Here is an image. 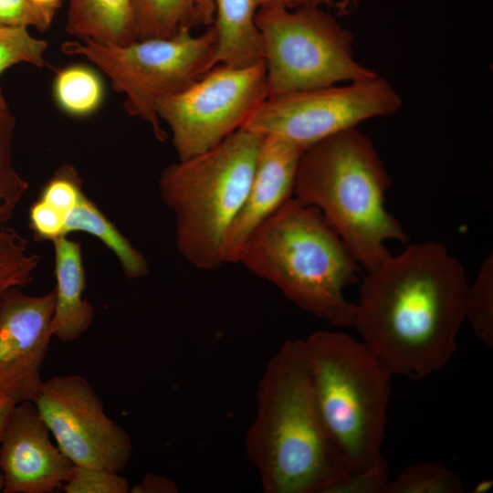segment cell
Masks as SVG:
<instances>
[{"label": "cell", "instance_id": "obj_32", "mask_svg": "<svg viewBox=\"0 0 493 493\" xmlns=\"http://www.w3.org/2000/svg\"><path fill=\"white\" fill-rule=\"evenodd\" d=\"M305 3L314 6H321L322 5H332V0H306ZM358 4L359 0H339L334 6L338 16H345L352 12Z\"/></svg>", "mask_w": 493, "mask_h": 493}, {"label": "cell", "instance_id": "obj_28", "mask_svg": "<svg viewBox=\"0 0 493 493\" xmlns=\"http://www.w3.org/2000/svg\"><path fill=\"white\" fill-rule=\"evenodd\" d=\"M56 10L39 6L31 0H0V26L35 27L47 30Z\"/></svg>", "mask_w": 493, "mask_h": 493}, {"label": "cell", "instance_id": "obj_10", "mask_svg": "<svg viewBox=\"0 0 493 493\" xmlns=\"http://www.w3.org/2000/svg\"><path fill=\"white\" fill-rule=\"evenodd\" d=\"M402 104L390 83L377 76L344 86L267 97L242 128L281 137L304 152L366 120L395 114Z\"/></svg>", "mask_w": 493, "mask_h": 493}, {"label": "cell", "instance_id": "obj_3", "mask_svg": "<svg viewBox=\"0 0 493 493\" xmlns=\"http://www.w3.org/2000/svg\"><path fill=\"white\" fill-rule=\"evenodd\" d=\"M391 183L371 139L352 128L302 152L294 197L317 207L369 272L392 255L387 241H409L401 223L384 206Z\"/></svg>", "mask_w": 493, "mask_h": 493}, {"label": "cell", "instance_id": "obj_22", "mask_svg": "<svg viewBox=\"0 0 493 493\" xmlns=\"http://www.w3.org/2000/svg\"><path fill=\"white\" fill-rule=\"evenodd\" d=\"M39 262L26 238L12 227L0 228V301L9 289L31 284Z\"/></svg>", "mask_w": 493, "mask_h": 493}, {"label": "cell", "instance_id": "obj_30", "mask_svg": "<svg viewBox=\"0 0 493 493\" xmlns=\"http://www.w3.org/2000/svg\"><path fill=\"white\" fill-rule=\"evenodd\" d=\"M28 222L37 241L52 242L62 236H68L65 231V215L39 198L29 207Z\"/></svg>", "mask_w": 493, "mask_h": 493}, {"label": "cell", "instance_id": "obj_15", "mask_svg": "<svg viewBox=\"0 0 493 493\" xmlns=\"http://www.w3.org/2000/svg\"><path fill=\"white\" fill-rule=\"evenodd\" d=\"M282 1L290 7L301 0H203L214 16L216 48L212 67L223 64L242 68L264 60L263 37L256 24V15L265 4Z\"/></svg>", "mask_w": 493, "mask_h": 493}, {"label": "cell", "instance_id": "obj_13", "mask_svg": "<svg viewBox=\"0 0 493 493\" xmlns=\"http://www.w3.org/2000/svg\"><path fill=\"white\" fill-rule=\"evenodd\" d=\"M74 464L50 440L33 402L13 406L0 443V489L4 493H52Z\"/></svg>", "mask_w": 493, "mask_h": 493}, {"label": "cell", "instance_id": "obj_25", "mask_svg": "<svg viewBox=\"0 0 493 493\" xmlns=\"http://www.w3.org/2000/svg\"><path fill=\"white\" fill-rule=\"evenodd\" d=\"M47 49V43L32 36L28 27L0 26V75L20 63L45 67Z\"/></svg>", "mask_w": 493, "mask_h": 493}, {"label": "cell", "instance_id": "obj_27", "mask_svg": "<svg viewBox=\"0 0 493 493\" xmlns=\"http://www.w3.org/2000/svg\"><path fill=\"white\" fill-rule=\"evenodd\" d=\"M84 194L82 179L70 164L59 166L42 187L38 198L62 214L69 213Z\"/></svg>", "mask_w": 493, "mask_h": 493}, {"label": "cell", "instance_id": "obj_2", "mask_svg": "<svg viewBox=\"0 0 493 493\" xmlns=\"http://www.w3.org/2000/svg\"><path fill=\"white\" fill-rule=\"evenodd\" d=\"M245 441L267 493H328L350 475L320 419L302 340L268 360Z\"/></svg>", "mask_w": 493, "mask_h": 493}, {"label": "cell", "instance_id": "obj_4", "mask_svg": "<svg viewBox=\"0 0 493 493\" xmlns=\"http://www.w3.org/2000/svg\"><path fill=\"white\" fill-rule=\"evenodd\" d=\"M238 263L330 325H353L355 303L343 292L361 266L317 207L293 196L251 235Z\"/></svg>", "mask_w": 493, "mask_h": 493}, {"label": "cell", "instance_id": "obj_16", "mask_svg": "<svg viewBox=\"0 0 493 493\" xmlns=\"http://www.w3.org/2000/svg\"><path fill=\"white\" fill-rule=\"evenodd\" d=\"M56 278L53 337L62 342L79 339L93 323V305L83 297L86 274L79 242L62 236L51 242Z\"/></svg>", "mask_w": 493, "mask_h": 493}, {"label": "cell", "instance_id": "obj_5", "mask_svg": "<svg viewBox=\"0 0 493 493\" xmlns=\"http://www.w3.org/2000/svg\"><path fill=\"white\" fill-rule=\"evenodd\" d=\"M263 137L240 128L161 173L160 194L174 215L176 248L194 267L216 270L225 264V239L246 199Z\"/></svg>", "mask_w": 493, "mask_h": 493}, {"label": "cell", "instance_id": "obj_26", "mask_svg": "<svg viewBox=\"0 0 493 493\" xmlns=\"http://www.w3.org/2000/svg\"><path fill=\"white\" fill-rule=\"evenodd\" d=\"M121 473L101 467L74 465L61 488L66 493H127V479Z\"/></svg>", "mask_w": 493, "mask_h": 493}, {"label": "cell", "instance_id": "obj_23", "mask_svg": "<svg viewBox=\"0 0 493 493\" xmlns=\"http://www.w3.org/2000/svg\"><path fill=\"white\" fill-rule=\"evenodd\" d=\"M460 477L441 463L423 461L410 465L392 481L383 493H460Z\"/></svg>", "mask_w": 493, "mask_h": 493}, {"label": "cell", "instance_id": "obj_8", "mask_svg": "<svg viewBox=\"0 0 493 493\" xmlns=\"http://www.w3.org/2000/svg\"><path fill=\"white\" fill-rule=\"evenodd\" d=\"M216 48L213 25L200 35L181 28L168 38L137 39L127 45H103L90 39L68 41L61 49L86 58L124 96L126 112L147 122L159 142L167 139L155 110L158 99L177 93L212 68Z\"/></svg>", "mask_w": 493, "mask_h": 493}, {"label": "cell", "instance_id": "obj_24", "mask_svg": "<svg viewBox=\"0 0 493 493\" xmlns=\"http://www.w3.org/2000/svg\"><path fill=\"white\" fill-rule=\"evenodd\" d=\"M466 320L476 336L488 347H493V255L481 265L476 279L468 285Z\"/></svg>", "mask_w": 493, "mask_h": 493}, {"label": "cell", "instance_id": "obj_18", "mask_svg": "<svg viewBox=\"0 0 493 493\" xmlns=\"http://www.w3.org/2000/svg\"><path fill=\"white\" fill-rule=\"evenodd\" d=\"M65 231L66 235L81 232L99 239L114 254L128 279L142 278L150 273L149 264L142 252L85 193L78 205L66 215Z\"/></svg>", "mask_w": 493, "mask_h": 493}, {"label": "cell", "instance_id": "obj_36", "mask_svg": "<svg viewBox=\"0 0 493 493\" xmlns=\"http://www.w3.org/2000/svg\"><path fill=\"white\" fill-rule=\"evenodd\" d=\"M301 1H302V3H305V2H306V0H301Z\"/></svg>", "mask_w": 493, "mask_h": 493}, {"label": "cell", "instance_id": "obj_29", "mask_svg": "<svg viewBox=\"0 0 493 493\" xmlns=\"http://www.w3.org/2000/svg\"><path fill=\"white\" fill-rule=\"evenodd\" d=\"M388 476V464L381 456L366 468L337 482L328 493H383Z\"/></svg>", "mask_w": 493, "mask_h": 493}, {"label": "cell", "instance_id": "obj_31", "mask_svg": "<svg viewBox=\"0 0 493 493\" xmlns=\"http://www.w3.org/2000/svg\"><path fill=\"white\" fill-rule=\"evenodd\" d=\"M131 492H175L176 486L163 477L147 475L140 485L131 488Z\"/></svg>", "mask_w": 493, "mask_h": 493}, {"label": "cell", "instance_id": "obj_33", "mask_svg": "<svg viewBox=\"0 0 493 493\" xmlns=\"http://www.w3.org/2000/svg\"><path fill=\"white\" fill-rule=\"evenodd\" d=\"M14 405L15 404L0 392V443L6 421Z\"/></svg>", "mask_w": 493, "mask_h": 493}, {"label": "cell", "instance_id": "obj_1", "mask_svg": "<svg viewBox=\"0 0 493 493\" xmlns=\"http://www.w3.org/2000/svg\"><path fill=\"white\" fill-rule=\"evenodd\" d=\"M468 285L446 246L410 245L367 272L352 326L392 376L425 378L456 352Z\"/></svg>", "mask_w": 493, "mask_h": 493}, {"label": "cell", "instance_id": "obj_11", "mask_svg": "<svg viewBox=\"0 0 493 493\" xmlns=\"http://www.w3.org/2000/svg\"><path fill=\"white\" fill-rule=\"evenodd\" d=\"M59 449L76 466L122 472L130 462L129 434L104 412L89 383L78 374L45 380L35 400Z\"/></svg>", "mask_w": 493, "mask_h": 493}, {"label": "cell", "instance_id": "obj_12", "mask_svg": "<svg viewBox=\"0 0 493 493\" xmlns=\"http://www.w3.org/2000/svg\"><path fill=\"white\" fill-rule=\"evenodd\" d=\"M22 288L9 289L0 301V392L15 404L34 403L43 386L55 309L54 288L38 296Z\"/></svg>", "mask_w": 493, "mask_h": 493}, {"label": "cell", "instance_id": "obj_6", "mask_svg": "<svg viewBox=\"0 0 493 493\" xmlns=\"http://www.w3.org/2000/svg\"><path fill=\"white\" fill-rule=\"evenodd\" d=\"M322 424L349 474L381 455L392 375L362 341L337 330L302 340Z\"/></svg>", "mask_w": 493, "mask_h": 493}, {"label": "cell", "instance_id": "obj_34", "mask_svg": "<svg viewBox=\"0 0 493 493\" xmlns=\"http://www.w3.org/2000/svg\"><path fill=\"white\" fill-rule=\"evenodd\" d=\"M31 1L39 6L50 8L56 11L58 10L61 3V0H31Z\"/></svg>", "mask_w": 493, "mask_h": 493}, {"label": "cell", "instance_id": "obj_21", "mask_svg": "<svg viewBox=\"0 0 493 493\" xmlns=\"http://www.w3.org/2000/svg\"><path fill=\"white\" fill-rule=\"evenodd\" d=\"M15 129L16 119L10 110L0 112V228L13 218L29 188L14 165Z\"/></svg>", "mask_w": 493, "mask_h": 493}, {"label": "cell", "instance_id": "obj_7", "mask_svg": "<svg viewBox=\"0 0 493 493\" xmlns=\"http://www.w3.org/2000/svg\"><path fill=\"white\" fill-rule=\"evenodd\" d=\"M282 1L263 5L256 24L264 42L268 97L372 79L352 57L353 37L320 6L293 11Z\"/></svg>", "mask_w": 493, "mask_h": 493}, {"label": "cell", "instance_id": "obj_9", "mask_svg": "<svg viewBox=\"0 0 493 493\" xmlns=\"http://www.w3.org/2000/svg\"><path fill=\"white\" fill-rule=\"evenodd\" d=\"M268 97L266 65L217 64L184 89L155 103L169 127L178 160L210 150L242 128Z\"/></svg>", "mask_w": 493, "mask_h": 493}, {"label": "cell", "instance_id": "obj_17", "mask_svg": "<svg viewBox=\"0 0 493 493\" xmlns=\"http://www.w3.org/2000/svg\"><path fill=\"white\" fill-rule=\"evenodd\" d=\"M66 31L103 45L133 42L137 39L131 0H68Z\"/></svg>", "mask_w": 493, "mask_h": 493}, {"label": "cell", "instance_id": "obj_35", "mask_svg": "<svg viewBox=\"0 0 493 493\" xmlns=\"http://www.w3.org/2000/svg\"><path fill=\"white\" fill-rule=\"evenodd\" d=\"M9 109L6 103V100L4 97L3 91L0 88V112Z\"/></svg>", "mask_w": 493, "mask_h": 493}, {"label": "cell", "instance_id": "obj_14", "mask_svg": "<svg viewBox=\"0 0 493 493\" xmlns=\"http://www.w3.org/2000/svg\"><path fill=\"white\" fill-rule=\"evenodd\" d=\"M302 152L281 137L264 135L246 199L225 239V264L238 263L251 235L294 196Z\"/></svg>", "mask_w": 493, "mask_h": 493}, {"label": "cell", "instance_id": "obj_20", "mask_svg": "<svg viewBox=\"0 0 493 493\" xmlns=\"http://www.w3.org/2000/svg\"><path fill=\"white\" fill-rule=\"evenodd\" d=\"M53 96L63 112L83 118L100 108L105 96L104 83L95 69L87 65L73 64L57 71Z\"/></svg>", "mask_w": 493, "mask_h": 493}, {"label": "cell", "instance_id": "obj_19", "mask_svg": "<svg viewBox=\"0 0 493 493\" xmlns=\"http://www.w3.org/2000/svg\"><path fill=\"white\" fill-rule=\"evenodd\" d=\"M131 7L136 39L168 38L214 22L203 0H131Z\"/></svg>", "mask_w": 493, "mask_h": 493}]
</instances>
